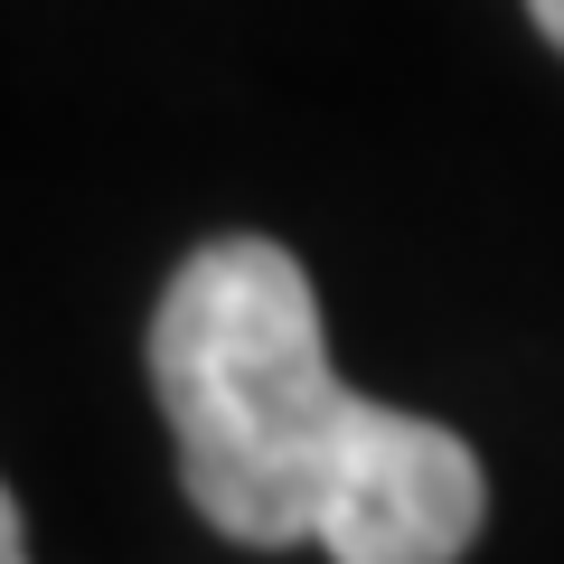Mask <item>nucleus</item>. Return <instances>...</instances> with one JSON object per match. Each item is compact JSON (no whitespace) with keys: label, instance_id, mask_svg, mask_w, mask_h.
<instances>
[{"label":"nucleus","instance_id":"obj_3","mask_svg":"<svg viewBox=\"0 0 564 564\" xmlns=\"http://www.w3.org/2000/svg\"><path fill=\"white\" fill-rule=\"evenodd\" d=\"M527 20L545 29V47H564V0H527Z\"/></svg>","mask_w":564,"mask_h":564},{"label":"nucleus","instance_id":"obj_2","mask_svg":"<svg viewBox=\"0 0 564 564\" xmlns=\"http://www.w3.org/2000/svg\"><path fill=\"white\" fill-rule=\"evenodd\" d=\"M0 564H29V536H20V499L0 489Z\"/></svg>","mask_w":564,"mask_h":564},{"label":"nucleus","instance_id":"obj_1","mask_svg":"<svg viewBox=\"0 0 564 564\" xmlns=\"http://www.w3.org/2000/svg\"><path fill=\"white\" fill-rule=\"evenodd\" d=\"M151 395L198 518L329 564H462L489 518L462 433L339 386L311 273L273 236H217L151 311Z\"/></svg>","mask_w":564,"mask_h":564}]
</instances>
